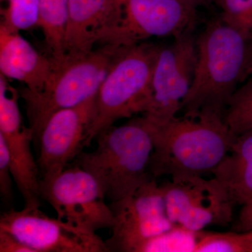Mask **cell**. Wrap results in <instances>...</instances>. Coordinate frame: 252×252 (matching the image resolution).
<instances>
[{
    "mask_svg": "<svg viewBox=\"0 0 252 252\" xmlns=\"http://www.w3.org/2000/svg\"><path fill=\"white\" fill-rule=\"evenodd\" d=\"M198 232L175 225L144 244L140 252H195Z\"/></svg>",
    "mask_w": 252,
    "mask_h": 252,
    "instance_id": "20",
    "label": "cell"
},
{
    "mask_svg": "<svg viewBox=\"0 0 252 252\" xmlns=\"http://www.w3.org/2000/svg\"><path fill=\"white\" fill-rule=\"evenodd\" d=\"M252 232H198L195 252H249Z\"/></svg>",
    "mask_w": 252,
    "mask_h": 252,
    "instance_id": "21",
    "label": "cell"
},
{
    "mask_svg": "<svg viewBox=\"0 0 252 252\" xmlns=\"http://www.w3.org/2000/svg\"><path fill=\"white\" fill-rule=\"evenodd\" d=\"M0 75V137L9 152L10 167L15 184L22 195L24 207L39 208L40 177L37 161L32 152L34 133L23 124L18 106L19 91Z\"/></svg>",
    "mask_w": 252,
    "mask_h": 252,
    "instance_id": "13",
    "label": "cell"
},
{
    "mask_svg": "<svg viewBox=\"0 0 252 252\" xmlns=\"http://www.w3.org/2000/svg\"><path fill=\"white\" fill-rule=\"evenodd\" d=\"M95 97L50 117L35 141L40 181L54 178L74 161L86 147L95 113Z\"/></svg>",
    "mask_w": 252,
    "mask_h": 252,
    "instance_id": "12",
    "label": "cell"
},
{
    "mask_svg": "<svg viewBox=\"0 0 252 252\" xmlns=\"http://www.w3.org/2000/svg\"><path fill=\"white\" fill-rule=\"evenodd\" d=\"M68 16L69 0H39L37 27L42 31L54 65L65 59Z\"/></svg>",
    "mask_w": 252,
    "mask_h": 252,
    "instance_id": "17",
    "label": "cell"
},
{
    "mask_svg": "<svg viewBox=\"0 0 252 252\" xmlns=\"http://www.w3.org/2000/svg\"><path fill=\"white\" fill-rule=\"evenodd\" d=\"M150 123L154 150L149 170L155 179L212 176L235 138L223 116L210 113L177 116L161 125Z\"/></svg>",
    "mask_w": 252,
    "mask_h": 252,
    "instance_id": "1",
    "label": "cell"
},
{
    "mask_svg": "<svg viewBox=\"0 0 252 252\" xmlns=\"http://www.w3.org/2000/svg\"><path fill=\"white\" fill-rule=\"evenodd\" d=\"M54 63L20 34L0 26V71L6 79L20 81L32 93L42 91L54 71Z\"/></svg>",
    "mask_w": 252,
    "mask_h": 252,
    "instance_id": "14",
    "label": "cell"
},
{
    "mask_svg": "<svg viewBox=\"0 0 252 252\" xmlns=\"http://www.w3.org/2000/svg\"><path fill=\"white\" fill-rule=\"evenodd\" d=\"M212 177L224 187L235 205L252 203V130L235 136Z\"/></svg>",
    "mask_w": 252,
    "mask_h": 252,
    "instance_id": "16",
    "label": "cell"
},
{
    "mask_svg": "<svg viewBox=\"0 0 252 252\" xmlns=\"http://www.w3.org/2000/svg\"><path fill=\"white\" fill-rule=\"evenodd\" d=\"M109 205L114 215L112 235L105 240L109 252H140L144 244L175 225L155 178Z\"/></svg>",
    "mask_w": 252,
    "mask_h": 252,
    "instance_id": "10",
    "label": "cell"
},
{
    "mask_svg": "<svg viewBox=\"0 0 252 252\" xmlns=\"http://www.w3.org/2000/svg\"><path fill=\"white\" fill-rule=\"evenodd\" d=\"M252 252V237L251 243H250V252Z\"/></svg>",
    "mask_w": 252,
    "mask_h": 252,
    "instance_id": "28",
    "label": "cell"
},
{
    "mask_svg": "<svg viewBox=\"0 0 252 252\" xmlns=\"http://www.w3.org/2000/svg\"><path fill=\"white\" fill-rule=\"evenodd\" d=\"M121 49L103 45L85 56L64 59L54 64L52 75L42 91L32 93L23 89L19 91L26 104L34 142L55 112L75 107L96 96Z\"/></svg>",
    "mask_w": 252,
    "mask_h": 252,
    "instance_id": "4",
    "label": "cell"
},
{
    "mask_svg": "<svg viewBox=\"0 0 252 252\" xmlns=\"http://www.w3.org/2000/svg\"><path fill=\"white\" fill-rule=\"evenodd\" d=\"M12 180L9 152L4 140L0 137V196L2 203L8 207L14 201Z\"/></svg>",
    "mask_w": 252,
    "mask_h": 252,
    "instance_id": "23",
    "label": "cell"
},
{
    "mask_svg": "<svg viewBox=\"0 0 252 252\" xmlns=\"http://www.w3.org/2000/svg\"><path fill=\"white\" fill-rule=\"evenodd\" d=\"M235 229L238 232L252 231V203L242 207Z\"/></svg>",
    "mask_w": 252,
    "mask_h": 252,
    "instance_id": "25",
    "label": "cell"
},
{
    "mask_svg": "<svg viewBox=\"0 0 252 252\" xmlns=\"http://www.w3.org/2000/svg\"><path fill=\"white\" fill-rule=\"evenodd\" d=\"M1 2L0 26L14 32L37 26L39 0H1Z\"/></svg>",
    "mask_w": 252,
    "mask_h": 252,
    "instance_id": "19",
    "label": "cell"
},
{
    "mask_svg": "<svg viewBox=\"0 0 252 252\" xmlns=\"http://www.w3.org/2000/svg\"><path fill=\"white\" fill-rule=\"evenodd\" d=\"M159 47L145 41L120 49L96 94L86 147L120 119L143 114Z\"/></svg>",
    "mask_w": 252,
    "mask_h": 252,
    "instance_id": "5",
    "label": "cell"
},
{
    "mask_svg": "<svg viewBox=\"0 0 252 252\" xmlns=\"http://www.w3.org/2000/svg\"><path fill=\"white\" fill-rule=\"evenodd\" d=\"M191 32L176 36L171 45L159 47L142 114L156 125L177 117L191 87L197 59L196 41Z\"/></svg>",
    "mask_w": 252,
    "mask_h": 252,
    "instance_id": "8",
    "label": "cell"
},
{
    "mask_svg": "<svg viewBox=\"0 0 252 252\" xmlns=\"http://www.w3.org/2000/svg\"><path fill=\"white\" fill-rule=\"evenodd\" d=\"M221 18L252 39V0H219Z\"/></svg>",
    "mask_w": 252,
    "mask_h": 252,
    "instance_id": "22",
    "label": "cell"
},
{
    "mask_svg": "<svg viewBox=\"0 0 252 252\" xmlns=\"http://www.w3.org/2000/svg\"><path fill=\"white\" fill-rule=\"evenodd\" d=\"M70 165L54 178L40 181L41 198L57 218L76 228L95 233L112 229L114 215L98 182L82 167Z\"/></svg>",
    "mask_w": 252,
    "mask_h": 252,
    "instance_id": "7",
    "label": "cell"
},
{
    "mask_svg": "<svg viewBox=\"0 0 252 252\" xmlns=\"http://www.w3.org/2000/svg\"><path fill=\"white\" fill-rule=\"evenodd\" d=\"M252 74V61L251 64H250V67H249V69L248 71V74H247V77H250Z\"/></svg>",
    "mask_w": 252,
    "mask_h": 252,
    "instance_id": "27",
    "label": "cell"
},
{
    "mask_svg": "<svg viewBox=\"0 0 252 252\" xmlns=\"http://www.w3.org/2000/svg\"><path fill=\"white\" fill-rule=\"evenodd\" d=\"M195 9L185 0H119L117 13L98 44L127 48L152 37H176L193 31Z\"/></svg>",
    "mask_w": 252,
    "mask_h": 252,
    "instance_id": "6",
    "label": "cell"
},
{
    "mask_svg": "<svg viewBox=\"0 0 252 252\" xmlns=\"http://www.w3.org/2000/svg\"><path fill=\"white\" fill-rule=\"evenodd\" d=\"M250 77L235 91L223 112V121L235 136L252 130V74Z\"/></svg>",
    "mask_w": 252,
    "mask_h": 252,
    "instance_id": "18",
    "label": "cell"
},
{
    "mask_svg": "<svg viewBox=\"0 0 252 252\" xmlns=\"http://www.w3.org/2000/svg\"><path fill=\"white\" fill-rule=\"evenodd\" d=\"M94 140V150L81 152L72 163L94 176L110 203L154 178L149 170L154 150L152 124L144 116L110 126Z\"/></svg>",
    "mask_w": 252,
    "mask_h": 252,
    "instance_id": "3",
    "label": "cell"
},
{
    "mask_svg": "<svg viewBox=\"0 0 252 252\" xmlns=\"http://www.w3.org/2000/svg\"><path fill=\"white\" fill-rule=\"evenodd\" d=\"M0 252H34L18 238L3 229H0Z\"/></svg>",
    "mask_w": 252,
    "mask_h": 252,
    "instance_id": "24",
    "label": "cell"
},
{
    "mask_svg": "<svg viewBox=\"0 0 252 252\" xmlns=\"http://www.w3.org/2000/svg\"><path fill=\"white\" fill-rule=\"evenodd\" d=\"M161 186L167 216L172 223L195 232L210 225H226L233 219L234 202L214 177L167 181Z\"/></svg>",
    "mask_w": 252,
    "mask_h": 252,
    "instance_id": "9",
    "label": "cell"
},
{
    "mask_svg": "<svg viewBox=\"0 0 252 252\" xmlns=\"http://www.w3.org/2000/svg\"><path fill=\"white\" fill-rule=\"evenodd\" d=\"M196 49L193 83L181 112L223 117L230 97L246 79L252 39L220 18L207 25L197 39Z\"/></svg>",
    "mask_w": 252,
    "mask_h": 252,
    "instance_id": "2",
    "label": "cell"
},
{
    "mask_svg": "<svg viewBox=\"0 0 252 252\" xmlns=\"http://www.w3.org/2000/svg\"><path fill=\"white\" fill-rule=\"evenodd\" d=\"M119 5V0H69L64 59H77L94 51Z\"/></svg>",
    "mask_w": 252,
    "mask_h": 252,
    "instance_id": "15",
    "label": "cell"
},
{
    "mask_svg": "<svg viewBox=\"0 0 252 252\" xmlns=\"http://www.w3.org/2000/svg\"><path fill=\"white\" fill-rule=\"evenodd\" d=\"M0 229L9 232L34 252H107L95 233L51 218L39 208L13 209L1 214Z\"/></svg>",
    "mask_w": 252,
    "mask_h": 252,
    "instance_id": "11",
    "label": "cell"
},
{
    "mask_svg": "<svg viewBox=\"0 0 252 252\" xmlns=\"http://www.w3.org/2000/svg\"><path fill=\"white\" fill-rule=\"evenodd\" d=\"M185 1H188L190 4H193V6H197L200 4H205V3L211 1L212 0H185Z\"/></svg>",
    "mask_w": 252,
    "mask_h": 252,
    "instance_id": "26",
    "label": "cell"
}]
</instances>
